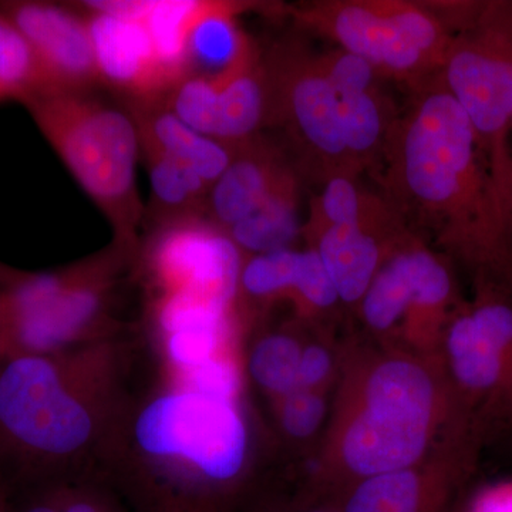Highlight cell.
<instances>
[{
  "label": "cell",
  "mask_w": 512,
  "mask_h": 512,
  "mask_svg": "<svg viewBox=\"0 0 512 512\" xmlns=\"http://www.w3.org/2000/svg\"><path fill=\"white\" fill-rule=\"evenodd\" d=\"M473 512H512V487L497 488L484 494Z\"/></svg>",
  "instance_id": "obj_32"
},
{
  "label": "cell",
  "mask_w": 512,
  "mask_h": 512,
  "mask_svg": "<svg viewBox=\"0 0 512 512\" xmlns=\"http://www.w3.org/2000/svg\"><path fill=\"white\" fill-rule=\"evenodd\" d=\"M23 512H62L60 507L59 498L55 497L52 500H45L42 503L33 504L28 510Z\"/></svg>",
  "instance_id": "obj_35"
},
{
  "label": "cell",
  "mask_w": 512,
  "mask_h": 512,
  "mask_svg": "<svg viewBox=\"0 0 512 512\" xmlns=\"http://www.w3.org/2000/svg\"><path fill=\"white\" fill-rule=\"evenodd\" d=\"M26 272L16 271V269L8 268V266L0 264V285L8 286L15 284L19 279H22Z\"/></svg>",
  "instance_id": "obj_34"
},
{
  "label": "cell",
  "mask_w": 512,
  "mask_h": 512,
  "mask_svg": "<svg viewBox=\"0 0 512 512\" xmlns=\"http://www.w3.org/2000/svg\"><path fill=\"white\" fill-rule=\"evenodd\" d=\"M510 289L480 284L477 302L451 320L447 350L458 383L476 394L512 390Z\"/></svg>",
  "instance_id": "obj_11"
},
{
  "label": "cell",
  "mask_w": 512,
  "mask_h": 512,
  "mask_svg": "<svg viewBox=\"0 0 512 512\" xmlns=\"http://www.w3.org/2000/svg\"><path fill=\"white\" fill-rule=\"evenodd\" d=\"M40 133L106 215L123 247L143 220L137 190L140 134L133 116L87 93L43 92L23 101Z\"/></svg>",
  "instance_id": "obj_2"
},
{
  "label": "cell",
  "mask_w": 512,
  "mask_h": 512,
  "mask_svg": "<svg viewBox=\"0 0 512 512\" xmlns=\"http://www.w3.org/2000/svg\"><path fill=\"white\" fill-rule=\"evenodd\" d=\"M134 436L148 457L174 464L171 470L190 493L234 480L247 458L248 431L237 400L190 387L178 386L148 403Z\"/></svg>",
  "instance_id": "obj_6"
},
{
  "label": "cell",
  "mask_w": 512,
  "mask_h": 512,
  "mask_svg": "<svg viewBox=\"0 0 512 512\" xmlns=\"http://www.w3.org/2000/svg\"><path fill=\"white\" fill-rule=\"evenodd\" d=\"M423 485L413 470L366 477L342 512H423Z\"/></svg>",
  "instance_id": "obj_24"
},
{
  "label": "cell",
  "mask_w": 512,
  "mask_h": 512,
  "mask_svg": "<svg viewBox=\"0 0 512 512\" xmlns=\"http://www.w3.org/2000/svg\"><path fill=\"white\" fill-rule=\"evenodd\" d=\"M0 512H8V510H6V505L5 501H3L2 494H0Z\"/></svg>",
  "instance_id": "obj_37"
},
{
  "label": "cell",
  "mask_w": 512,
  "mask_h": 512,
  "mask_svg": "<svg viewBox=\"0 0 512 512\" xmlns=\"http://www.w3.org/2000/svg\"><path fill=\"white\" fill-rule=\"evenodd\" d=\"M453 295L448 266L426 242L410 234L380 266L360 308L367 325L384 332L410 313L444 311Z\"/></svg>",
  "instance_id": "obj_12"
},
{
  "label": "cell",
  "mask_w": 512,
  "mask_h": 512,
  "mask_svg": "<svg viewBox=\"0 0 512 512\" xmlns=\"http://www.w3.org/2000/svg\"><path fill=\"white\" fill-rule=\"evenodd\" d=\"M295 295L313 309H329L340 301L335 285L315 249L302 251L301 271Z\"/></svg>",
  "instance_id": "obj_28"
},
{
  "label": "cell",
  "mask_w": 512,
  "mask_h": 512,
  "mask_svg": "<svg viewBox=\"0 0 512 512\" xmlns=\"http://www.w3.org/2000/svg\"><path fill=\"white\" fill-rule=\"evenodd\" d=\"M333 224L392 227L404 222L380 192L363 187L359 177L339 175L322 184V191L312 198L302 232Z\"/></svg>",
  "instance_id": "obj_19"
},
{
  "label": "cell",
  "mask_w": 512,
  "mask_h": 512,
  "mask_svg": "<svg viewBox=\"0 0 512 512\" xmlns=\"http://www.w3.org/2000/svg\"><path fill=\"white\" fill-rule=\"evenodd\" d=\"M242 252L207 215H191L157 227L147 266L160 295L188 293L234 306Z\"/></svg>",
  "instance_id": "obj_9"
},
{
  "label": "cell",
  "mask_w": 512,
  "mask_h": 512,
  "mask_svg": "<svg viewBox=\"0 0 512 512\" xmlns=\"http://www.w3.org/2000/svg\"><path fill=\"white\" fill-rule=\"evenodd\" d=\"M429 427V421L366 404L346 431L343 458L365 478L407 470L423 454Z\"/></svg>",
  "instance_id": "obj_17"
},
{
  "label": "cell",
  "mask_w": 512,
  "mask_h": 512,
  "mask_svg": "<svg viewBox=\"0 0 512 512\" xmlns=\"http://www.w3.org/2000/svg\"><path fill=\"white\" fill-rule=\"evenodd\" d=\"M232 306L188 293L158 296L156 323L165 356L178 377L224 356Z\"/></svg>",
  "instance_id": "obj_16"
},
{
  "label": "cell",
  "mask_w": 512,
  "mask_h": 512,
  "mask_svg": "<svg viewBox=\"0 0 512 512\" xmlns=\"http://www.w3.org/2000/svg\"><path fill=\"white\" fill-rule=\"evenodd\" d=\"M86 22L100 82L126 94L133 104L163 100L180 83L165 66L141 20L87 9Z\"/></svg>",
  "instance_id": "obj_13"
},
{
  "label": "cell",
  "mask_w": 512,
  "mask_h": 512,
  "mask_svg": "<svg viewBox=\"0 0 512 512\" xmlns=\"http://www.w3.org/2000/svg\"><path fill=\"white\" fill-rule=\"evenodd\" d=\"M168 512H207L200 510V508H188V507H171Z\"/></svg>",
  "instance_id": "obj_36"
},
{
  "label": "cell",
  "mask_w": 512,
  "mask_h": 512,
  "mask_svg": "<svg viewBox=\"0 0 512 512\" xmlns=\"http://www.w3.org/2000/svg\"><path fill=\"white\" fill-rule=\"evenodd\" d=\"M306 512H336V511H330V510H309Z\"/></svg>",
  "instance_id": "obj_38"
},
{
  "label": "cell",
  "mask_w": 512,
  "mask_h": 512,
  "mask_svg": "<svg viewBox=\"0 0 512 512\" xmlns=\"http://www.w3.org/2000/svg\"><path fill=\"white\" fill-rule=\"evenodd\" d=\"M264 62L268 124L285 131L301 178L325 184L339 175L359 177L346 143L339 92L320 53L302 37H288Z\"/></svg>",
  "instance_id": "obj_5"
},
{
  "label": "cell",
  "mask_w": 512,
  "mask_h": 512,
  "mask_svg": "<svg viewBox=\"0 0 512 512\" xmlns=\"http://www.w3.org/2000/svg\"><path fill=\"white\" fill-rule=\"evenodd\" d=\"M508 156H510V177H508L507 194H505V218L512 234V120L508 134Z\"/></svg>",
  "instance_id": "obj_33"
},
{
  "label": "cell",
  "mask_w": 512,
  "mask_h": 512,
  "mask_svg": "<svg viewBox=\"0 0 512 512\" xmlns=\"http://www.w3.org/2000/svg\"><path fill=\"white\" fill-rule=\"evenodd\" d=\"M0 12L28 42L43 92L87 93L100 82L86 16L40 0L0 2Z\"/></svg>",
  "instance_id": "obj_10"
},
{
  "label": "cell",
  "mask_w": 512,
  "mask_h": 512,
  "mask_svg": "<svg viewBox=\"0 0 512 512\" xmlns=\"http://www.w3.org/2000/svg\"><path fill=\"white\" fill-rule=\"evenodd\" d=\"M407 92L375 174L380 194L421 241L511 291L512 235L466 111L440 73Z\"/></svg>",
  "instance_id": "obj_1"
},
{
  "label": "cell",
  "mask_w": 512,
  "mask_h": 512,
  "mask_svg": "<svg viewBox=\"0 0 512 512\" xmlns=\"http://www.w3.org/2000/svg\"><path fill=\"white\" fill-rule=\"evenodd\" d=\"M178 380L180 386L222 399L237 400L239 393L238 370L227 356L211 360L188 375L178 377Z\"/></svg>",
  "instance_id": "obj_30"
},
{
  "label": "cell",
  "mask_w": 512,
  "mask_h": 512,
  "mask_svg": "<svg viewBox=\"0 0 512 512\" xmlns=\"http://www.w3.org/2000/svg\"><path fill=\"white\" fill-rule=\"evenodd\" d=\"M42 92V76L28 42L0 12V103L10 100L23 103Z\"/></svg>",
  "instance_id": "obj_25"
},
{
  "label": "cell",
  "mask_w": 512,
  "mask_h": 512,
  "mask_svg": "<svg viewBox=\"0 0 512 512\" xmlns=\"http://www.w3.org/2000/svg\"><path fill=\"white\" fill-rule=\"evenodd\" d=\"M133 106L140 140L187 165L210 188L227 170L234 147L192 130L167 109L163 100Z\"/></svg>",
  "instance_id": "obj_18"
},
{
  "label": "cell",
  "mask_w": 512,
  "mask_h": 512,
  "mask_svg": "<svg viewBox=\"0 0 512 512\" xmlns=\"http://www.w3.org/2000/svg\"><path fill=\"white\" fill-rule=\"evenodd\" d=\"M440 76L476 131L505 220L512 120V0L466 2Z\"/></svg>",
  "instance_id": "obj_4"
},
{
  "label": "cell",
  "mask_w": 512,
  "mask_h": 512,
  "mask_svg": "<svg viewBox=\"0 0 512 512\" xmlns=\"http://www.w3.org/2000/svg\"><path fill=\"white\" fill-rule=\"evenodd\" d=\"M325 402L309 389H296L285 396L281 421L286 433L295 439H308L325 417Z\"/></svg>",
  "instance_id": "obj_29"
},
{
  "label": "cell",
  "mask_w": 512,
  "mask_h": 512,
  "mask_svg": "<svg viewBox=\"0 0 512 512\" xmlns=\"http://www.w3.org/2000/svg\"><path fill=\"white\" fill-rule=\"evenodd\" d=\"M220 5V0H158L148 3L146 25L158 55L178 80L190 76L188 40L194 29Z\"/></svg>",
  "instance_id": "obj_21"
},
{
  "label": "cell",
  "mask_w": 512,
  "mask_h": 512,
  "mask_svg": "<svg viewBox=\"0 0 512 512\" xmlns=\"http://www.w3.org/2000/svg\"><path fill=\"white\" fill-rule=\"evenodd\" d=\"M332 360L328 350L322 346L312 345L303 349L299 360V387L311 389L318 386L330 372Z\"/></svg>",
  "instance_id": "obj_31"
},
{
  "label": "cell",
  "mask_w": 512,
  "mask_h": 512,
  "mask_svg": "<svg viewBox=\"0 0 512 512\" xmlns=\"http://www.w3.org/2000/svg\"><path fill=\"white\" fill-rule=\"evenodd\" d=\"M301 353L299 343L289 336H266L252 350L249 372L268 392L288 396L299 389Z\"/></svg>",
  "instance_id": "obj_26"
},
{
  "label": "cell",
  "mask_w": 512,
  "mask_h": 512,
  "mask_svg": "<svg viewBox=\"0 0 512 512\" xmlns=\"http://www.w3.org/2000/svg\"><path fill=\"white\" fill-rule=\"evenodd\" d=\"M412 234L404 224L362 227L326 225L302 232L319 255L335 285L340 301L360 303L383 262Z\"/></svg>",
  "instance_id": "obj_15"
},
{
  "label": "cell",
  "mask_w": 512,
  "mask_h": 512,
  "mask_svg": "<svg viewBox=\"0 0 512 512\" xmlns=\"http://www.w3.org/2000/svg\"><path fill=\"white\" fill-rule=\"evenodd\" d=\"M252 3L220 2L218 8L202 20L188 40V69L197 74H215L224 70L238 55L248 36L237 28L235 19Z\"/></svg>",
  "instance_id": "obj_23"
},
{
  "label": "cell",
  "mask_w": 512,
  "mask_h": 512,
  "mask_svg": "<svg viewBox=\"0 0 512 512\" xmlns=\"http://www.w3.org/2000/svg\"><path fill=\"white\" fill-rule=\"evenodd\" d=\"M302 251L288 248L252 255L242 264L239 291L256 299H271L296 291L301 271Z\"/></svg>",
  "instance_id": "obj_27"
},
{
  "label": "cell",
  "mask_w": 512,
  "mask_h": 512,
  "mask_svg": "<svg viewBox=\"0 0 512 512\" xmlns=\"http://www.w3.org/2000/svg\"><path fill=\"white\" fill-rule=\"evenodd\" d=\"M151 184V217L157 227L167 222L205 214L210 185L163 151L140 140Z\"/></svg>",
  "instance_id": "obj_20"
},
{
  "label": "cell",
  "mask_w": 512,
  "mask_h": 512,
  "mask_svg": "<svg viewBox=\"0 0 512 512\" xmlns=\"http://www.w3.org/2000/svg\"><path fill=\"white\" fill-rule=\"evenodd\" d=\"M288 13L303 35L329 40L407 90L441 72L454 35L440 2L316 0Z\"/></svg>",
  "instance_id": "obj_3"
},
{
  "label": "cell",
  "mask_w": 512,
  "mask_h": 512,
  "mask_svg": "<svg viewBox=\"0 0 512 512\" xmlns=\"http://www.w3.org/2000/svg\"><path fill=\"white\" fill-rule=\"evenodd\" d=\"M103 266L26 274L0 292V356L56 355L84 335L106 302Z\"/></svg>",
  "instance_id": "obj_8"
},
{
  "label": "cell",
  "mask_w": 512,
  "mask_h": 512,
  "mask_svg": "<svg viewBox=\"0 0 512 512\" xmlns=\"http://www.w3.org/2000/svg\"><path fill=\"white\" fill-rule=\"evenodd\" d=\"M96 429L56 355H19L0 369V443L20 456L57 460L82 450Z\"/></svg>",
  "instance_id": "obj_7"
},
{
  "label": "cell",
  "mask_w": 512,
  "mask_h": 512,
  "mask_svg": "<svg viewBox=\"0 0 512 512\" xmlns=\"http://www.w3.org/2000/svg\"><path fill=\"white\" fill-rule=\"evenodd\" d=\"M301 180L291 158L259 134L234 147L227 170L208 192L205 215L227 231L258 211L286 185Z\"/></svg>",
  "instance_id": "obj_14"
},
{
  "label": "cell",
  "mask_w": 512,
  "mask_h": 512,
  "mask_svg": "<svg viewBox=\"0 0 512 512\" xmlns=\"http://www.w3.org/2000/svg\"><path fill=\"white\" fill-rule=\"evenodd\" d=\"M299 187L301 181L286 185L258 211L225 231L242 254L261 255L292 248L302 235Z\"/></svg>",
  "instance_id": "obj_22"
}]
</instances>
